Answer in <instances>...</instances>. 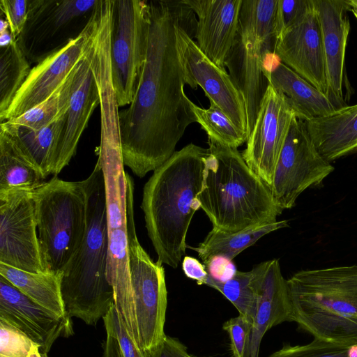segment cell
Listing matches in <instances>:
<instances>
[{
    "label": "cell",
    "mask_w": 357,
    "mask_h": 357,
    "mask_svg": "<svg viewBox=\"0 0 357 357\" xmlns=\"http://www.w3.org/2000/svg\"><path fill=\"white\" fill-rule=\"evenodd\" d=\"M197 15L195 38L202 52L219 68L237 34L242 0H182Z\"/></svg>",
    "instance_id": "44dd1931"
},
{
    "label": "cell",
    "mask_w": 357,
    "mask_h": 357,
    "mask_svg": "<svg viewBox=\"0 0 357 357\" xmlns=\"http://www.w3.org/2000/svg\"><path fill=\"white\" fill-rule=\"evenodd\" d=\"M197 25H178L176 31L177 47L185 72L188 84L197 89L199 86L209 101L219 107L248 137L245 105L243 96L226 70L211 61L192 40Z\"/></svg>",
    "instance_id": "8fae6325"
},
{
    "label": "cell",
    "mask_w": 357,
    "mask_h": 357,
    "mask_svg": "<svg viewBox=\"0 0 357 357\" xmlns=\"http://www.w3.org/2000/svg\"><path fill=\"white\" fill-rule=\"evenodd\" d=\"M66 112L39 129H31L8 121L0 123V128L19 142L47 177L51 174L52 160L65 126Z\"/></svg>",
    "instance_id": "4316f807"
},
{
    "label": "cell",
    "mask_w": 357,
    "mask_h": 357,
    "mask_svg": "<svg viewBox=\"0 0 357 357\" xmlns=\"http://www.w3.org/2000/svg\"><path fill=\"white\" fill-rule=\"evenodd\" d=\"M274 55L328 96L326 57L314 3L298 22L279 36Z\"/></svg>",
    "instance_id": "9a60e30c"
},
{
    "label": "cell",
    "mask_w": 357,
    "mask_h": 357,
    "mask_svg": "<svg viewBox=\"0 0 357 357\" xmlns=\"http://www.w3.org/2000/svg\"><path fill=\"white\" fill-rule=\"evenodd\" d=\"M151 27L146 60L129 107L119 112L123 165L142 178L164 164L187 128L196 122L178 53V25L197 24L182 1H149Z\"/></svg>",
    "instance_id": "6da1fadb"
},
{
    "label": "cell",
    "mask_w": 357,
    "mask_h": 357,
    "mask_svg": "<svg viewBox=\"0 0 357 357\" xmlns=\"http://www.w3.org/2000/svg\"><path fill=\"white\" fill-rule=\"evenodd\" d=\"M257 298L246 357H259L265 333L284 321H291V306L287 280L278 259L264 261L253 268Z\"/></svg>",
    "instance_id": "ffe728a7"
},
{
    "label": "cell",
    "mask_w": 357,
    "mask_h": 357,
    "mask_svg": "<svg viewBox=\"0 0 357 357\" xmlns=\"http://www.w3.org/2000/svg\"><path fill=\"white\" fill-rule=\"evenodd\" d=\"M31 69L29 61L15 39L1 47L0 117L9 108Z\"/></svg>",
    "instance_id": "f546056e"
},
{
    "label": "cell",
    "mask_w": 357,
    "mask_h": 357,
    "mask_svg": "<svg viewBox=\"0 0 357 357\" xmlns=\"http://www.w3.org/2000/svg\"><path fill=\"white\" fill-rule=\"evenodd\" d=\"M126 231L137 343L148 354L166 336L167 291L165 269L161 263L151 259L137 239L132 202L126 205Z\"/></svg>",
    "instance_id": "52a82bcc"
},
{
    "label": "cell",
    "mask_w": 357,
    "mask_h": 357,
    "mask_svg": "<svg viewBox=\"0 0 357 357\" xmlns=\"http://www.w3.org/2000/svg\"><path fill=\"white\" fill-rule=\"evenodd\" d=\"M208 149L190 143L153 171L143 190L142 209L158 261L176 268L188 248L186 236L199 208Z\"/></svg>",
    "instance_id": "7a4b0ae2"
},
{
    "label": "cell",
    "mask_w": 357,
    "mask_h": 357,
    "mask_svg": "<svg viewBox=\"0 0 357 357\" xmlns=\"http://www.w3.org/2000/svg\"><path fill=\"white\" fill-rule=\"evenodd\" d=\"M349 4L350 5V11H351L357 20V6L351 4L349 1H348Z\"/></svg>",
    "instance_id": "ee69618b"
},
{
    "label": "cell",
    "mask_w": 357,
    "mask_h": 357,
    "mask_svg": "<svg viewBox=\"0 0 357 357\" xmlns=\"http://www.w3.org/2000/svg\"><path fill=\"white\" fill-rule=\"evenodd\" d=\"M146 354L147 357H190V356L187 347L178 338L167 335L160 345Z\"/></svg>",
    "instance_id": "ab89813d"
},
{
    "label": "cell",
    "mask_w": 357,
    "mask_h": 357,
    "mask_svg": "<svg viewBox=\"0 0 357 357\" xmlns=\"http://www.w3.org/2000/svg\"><path fill=\"white\" fill-rule=\"evenodd\" d=\"M87 45L86 26L80 36L33 67L9 108L0 117V123L22 115L51 96L82 59Z\"/></svg>",
    "instance_id": "5bb4252c"
},
{
    "label": "cell",
    "mask_w": 357,
    "mask_h": 357,
    "mask_svg": "<svg viewBox=\"0 0 357 357\" xmlns=\"http://www.w3.org/2000/svg\"><path fill=\"white\" fill-rule=\"evenodd\" d=\"M319 21L326 57L328 97L340 108L346 105L344 86L349 82L345 73V53L350 30L348 11L344 0H313Z\"/></svg>",
    "instance_id": "d6986e66"
},
{
    "label": "cell",
    "mask_w": 357,
    "mask_h": 357,
    "mask_svg": "<svg viewBox=\"0 0 357 357\" xmlns=\"http://www.w3.org/2000/svg\"><path fill=\"white\" fill-rule=\"evenodd\" d=\"M206 285L220 291L238 311L252 323L255 316L257 292L255 275L250 271H237L225 282L217 281L208 275Z\"/></svg>",
    "instance_id": "d6a6232c"
},
{
    "label": "cell",
    "mask_w": 357,
    "mask_h": 357,
    "mask_svg": "<svg viewBox=\"0 0 357 357\" xmlns=\"http://www.w3.org/2000/svg\"><path fill=\"white\" fill-rule=\"evenodd\" d=\"M252 323L245 317L238 314L223 324L222 328L227 332L230 349L233 357H246L250 342Z\"/></svg>",
    "instance_id": "e575fe53"
},
{
    "label": "cell",
    "mask_w": 357,
    "mask_h": 357,
    "mask_svg": "<svg viewBox=\"0 0 357 357\" xmlns=\"http://www.w3.org/2000/svg\"><path fill=\"white\" fill-rule=\"evenodd\" d=\"M204 264L208 275L219 282L231 279L237 271L232 260L223 256L211 257Z\"/></svg>",
    "instance_id": "f35d334b"
},
{
    "label": "cell",
    "mask_w": 357,
    "mask_h": 357,
    "mask_svg": "<svg viewBox=\"0 0 357 357\" xmlns=\"http://www.w3.org/2000/svg\"><path fill=\"white\" fill-rule=\"evenodd\" d=\"M0 319L24 332L45 354L59 337L73 333L70 318L56 317L24 295L2 275Z\"/></svg>",
    "instance_id": "e0dca14e"
},
{
    "label": "cell",
    "mask_w": 357,
    "mask_h": 357,
    "mask_svg": "<svg viewBox=\"0 0 357 357\" xmlns=\"http://www.w3.org/2000/svg\"><path fill=\"white\" fill-rule=\"evenodd\" d=\"M305 123L317 149L329 162L357 152V104Z\"/></svg>",
    "instance_id": "7402d4cb"
},
{
    "label": "cell",
    "mask_w": 357,
    "mask_h": 357,
    "mask_svg": "<svg viewBox=\"0 0 357 357\" xmlns=\"http://www.w3.org/2000/svg\"><path fill=\"white\" fill-rule=\"evenodd\" d=\"M190 357H202V356H197L193 354H190Z\"/></svg>",
    "instance_id": "f6af8a7d"
},
{
    "label": "cell",
    "mask_w": 357,
    "mask_h": 357,
    "mask_svg": "<svg viewBox=\"0 0 357 357\" xmlns=\"http://www.w3.org/2000/svg\"><path fill=\"white\" fill-rule=\"evenodd\" d=\"M312 3V0H278V38L284 30L298 22L310 9Z\"/></svg>",
    "instance_id": "8d00e7d4"
},
{
    "label": "cell",
    "mask_w": 357,
    "mask_h": 357,
    "mask_svg": "<svg viewBox=\"0 0 357 357\" xmlns=\"http://www.w3.org/2000/svg\"><path fill=\"white\" fill-rule=\"evenodd\" d=\"M30 0H1L0 8L16 40L23 31L29 10Z\"/></svg>",
    "instance_id": "74e56055"
},
{
    "label": "cell",
    "mask_w": 357,
    "mask_h": 357,
    "mask_svg": "<svg viewBox=\"0 0 357 357\" xmlns=\"http://www.w3.org/2000/svg\"><path fill=\"white\" fill-rule=\"evenodd\" d=\"M107 337L102 343V357H123L119 342L112 328L105 326Z\"/></svg>",
    "instance_id": "b9f144b4"
},
{
    "label": "cell",
    "mask_w": 357,
    "mask_h": 357,
    "mask_svg": "<svg viewBox=\"0 0 357 357\" xmlns=\"http://www.w3.org/2000/svg\"><path fill=\"white\" fill-rule=\"evenodd\" d=\"M33 197L44 271L61 275L86 231L84 180L66 181L54 176L33 191Z\"/></svg>",
    "instance_id": "8992f818"
},
{
    "label": "cell",
    "mask_w": 357,
    "mask_h": 357,
    "mask_svg": "<svg viewBox=\"0 0 357 357\" xmlns=\"http://www.w3.org/2000/svg\"><path fill=\"white\" fill-rule=\"evenodd\" d=\"M295 113L283 94L271 84L261 104L243 158L268 186Z\"/></svg>",
    "instance_id": "4fadbf2b"
},
{
    "label": "cell",
    "mask_w": 357,
    "mask_h": 357,
    "mask_svg": "<svg viewBox=\"0 0 357 357\" xmlns=\"http://www.w3.org/2000/svg\"><path fill=\"white\" fill-rule=\"evenodd\" d=\"M278 0H242L238 32L256 42L274 49L278 39Z\"/></svg>",
    "instance_id": "f1b7e54d"
},
{
    "label": "cell",
    "mask_w": 357,
    "mask_h": 357,
    "mask_svg": "<svg viewBox=\"0 0 357 357\" xmlns=\"http://www.w3.org/2000/svg\"><path fill=\"white\" fill-rule=\"evenodd\" d=\"M77 66L63 84L47 100L22 115L6 121L31 129H39L66 112L69 105Z\"/></svg>",
    "instance_id": "1f68e13d"
},
{
    "label": "cell",
    "mask_w": 357,
    "mask_h": 357,
    "mask_svg": "<svg viewBox=\"0 0 357 357\" xmlns=\"http://www.w3.org/2000/svg\"><path fill=\"white\" fill-rule=\"evenodd\" d=\"M28 357H47V354L40 351L39 346L34 343L33 344Z\"/></svg>",
    "instance_id": "7bdbcfd3"
},
{
    "label": "cell",
    "mask_w": 357,
    "mask_h": 357,
    "mask_svg": "<svg viewBox=\"0 0 357 357\" xmlns=\"http://www.w3.org/2000/svg\"><path fill=\"white\" fill-rule=\"evenodd\" d=\"M182 268L188 278L195 280L199 285L206 284L208 274L205 266L198 259L185 256L182 261Z\"/></svg>",
    "instance_id": "60d3db41"
},
{
    "label": "cell",
    "mask_w": 357,
    "mask_h": 357,
    "mask_svg": "<svg viewBox=\"0 0 357 357\" xmlns=\"http://www.w3.org/2000/svg\"><path fill=\"white\" fill-rule=\"evenodd\" d=\"M102 319L104 325L108 326L113 331L123 357H147L131 337L114 305Z\"/></svg>",
    "instance_id": "d590c367"
},
{
    "label": "cell",
    "mask_w": 357,
    "mask_h": 357,
    "mask_svg": "<svg viewBox=\"0 0 357 357\" xmlns=\"http://www.w3.org/2000/svg\"><path fill=\"white\" fill-rule=\"evenodd\" d=\"M46 178L19 142L0 128V193L33 192Z\"/></svg>",
    "instance_id": "d4e9b609"
},
{
    "label": "cell",
    "mask_w": 357,
    "mask_h": 357,
    "mask_svg": "<svg viewBox=\"0 0 357 357\" xmlns=\"http://www.w3.org/2000/svg\"><path fill=\"white\" fill-rule=\"evenodd\" d=\"M106 274L114 291V305L137 343L126 228L109 230Z\"/></svg>",
    "instance_id": "cb8c5ba5"
},
{
    "label": "cell",
    "mask_w": 357,
    "mask_h": 357,
    "mask_svg": "<svg viewBox=\"0 0 357 357\" xmlns=\"http://www.w3.org/2000/svg\"><path fill=\"white\" fill-rule=\"evenodd\" d=\"M98 1L30 0L25 26L15 40L29 63H40L80 36Z\"/></svg>",
    "instance_id": "9c48e42d"
},
{
    "label": "cell",
    "mask_w": 357,
    "mask_h": 357,
    "mask_svg": "<svg viewBox=\"0 0 357 357\" xmlns=\"http://www.w3.org/2000/svg\"><path fill=\"white\" fill-rule=\"evenodd\" d=\"M208 144L211 158L198 199L213 229L237 232L278 220L283 210L242 153L235 148Z\"/></svg>",
    "instance_id": "3957f363"
},
{
    "label": "cell",
    "mask_w": 357,
    "mask_h": 357,
    "mask_svg": "<svg viewBox=\"0 0 357 357\" xmlns=\"http://www.w3.org/2000/svg\"><path fill=\"white\" fill-rule=\"evenodd\" d=\"M151 27L149 1L114 0L110 68L119 107L130 105L146 60Z\"/></svg>",
    "instance_id": "ba28073f"
},
{
    "label": "cell",
    "mask_w": 357,
    "mask_h": 357,
    "mask_svg": "<svg viewBox=\"0 0 357 357\" xmlns=\"http://www.w3.org/2000/svg\"><path fill=\"white\" fill-rule=\"evenodd\" d=\"M334 171L314 144L305 121L293 118L269 186L277 205L292 208L309 188L319 187Z\"/></svg>",
    "instance_id": "30bf717a"
},
{
    "label": "cell",
    "mask_w": 357,
    "mask_h": 357,
    "mask_svg": "<svg viewBox=\"0 0 357 357\" xmlns=\"http://www.w3.org/2000/svg\"><path fill=\"white\" fill-rule=\"evenodd\" d=\"M191 108L197 122L208 135V142L237 149L248 139L227 114L213 102L208 109L191 101Z\"/></svg>",
    "instance_id": "4dcf8cb0"
},
{
    "label": "cell",
    "mask_w": 357,
    "mask_h": 357,
    "mask_svg": "<svg viewBox=\"0 0 357 357\" xmlns=\"http://www.w3.org/2000/svg\"><path fill=\"white\" fill-rule=\"evenodd\" d=\"M287 220H276L237 232H225L212 229L204 241L191 248L204 263L211 257L223 256L231 260L264 236L288 227Z\"/></svg>",
    "instance_id": "83f0119b"
},
{
    "label": "cell",
    "mask_w": 357,
    "mask_h": 357,
    "mask_svg": "<svg viewBox=\"0 0 357 357\" xmlns=\"http://www.w3.org/2000/svg\"><path fill=\"white\" fill-rule=\"evenodd\" d=\"M0 275L36 303L61 319L70 318L62 292L61 275L24 271L0 263Z\"/></svg>",
    "instance_id": "484cf974"
},
{
    "label": "cell",
    "mask_w": 357,
    "mask_h": 357,
    "mask_svg": "<svg viewBox=\"0 0 357 357\" xmlns=\"http://www.w3.org/2000/svg\"><path fill=\"white\" fill-rule=\"evenodd\" d=\"M99 103L98 86L87 45L86 53L77 68L65 126L55 150L51 174L57 176L69 164L76 153L80 137Z\"/></svg>",
    "instance_id": "ac0fdd59"
},
{
    "label": "cell",
    "mask_w": 357,
    "mask_h": 357,
    "mask_svg": "<svg viewBox=\"0 0 357 357\" xmlns=\"http://www.w3.org/2000/svg\"><path fill=\"white\" fill-rule=\"evenodd\" d=\"M287 284L291 321L315 339L357 344V265L301 271Z\"/></svg>",
    "instance_id": "5b68a950"
},
{
    "label": "cell",
    "mask_w": 357,
    "mask_h": 357,
    "mask_svg": "<svg viewBox=\"0 0 357 357\" xmlns=\"http://www.w3.org/2000/svg\"><path fill=\"white\" fill-rule=\"evenodd\" d=\"M0 263L27 272L45 271L33 192L0 193Z\"/></svg>",
    "instance_id": "7c38bea8"
},
{
    "label": "cell",
    "mask_w": 357,
    "mask_h": 357,
    "mask_svg": "<svg viewBox=\"0 0 357 357\" xmlns=\"http://www.w3.org/2000/svg\"><path fill=\"white\" fill-rule=\"evenodd\" d=\"M274 52L271 46L249 40L237 31L225 60V67L245 102L248 136L270 85L268 67Z\"/></svg>",
    "instance_id": "2e32d148"
},
{
    "label": "cell",
    "mask_w": 357,
    "mask_h": 357,
    "mask_svg": "<svg viewBox=\"0 0 357 357\" xmlns=\"http://www.w3.org/2000/svg\"><path fill=\"white\" fill-rule=\"evenodd\" d=\"M268 71L270 84L284 95L298 119L307 121L328 116L340 109L281 61L273 62Z\"/></svg>",
    "instance_id": "603a6c76"
},
{
    "label": "cell",
    "mask_w": 357,
    "mask_h": 357,
    "mask_svg": "<svg viewBox=\"0 0 357 357\" xmlns=\"http://www.w3.org/2000/svg\"><path fill=\"white\" fill-rule=\"evenodd\" d=\"M33 344L24 332L0 319V357H28Z\"/></svg>",
    "instance_id": "836d02e7"
},
{
    "label": "cell",
    "mask_w": 357,
    "mask_h": 357,
    "mask_svg": "<svg viewBox=\"0 0 357 357\" xmlns=\"http://www.w3.org/2000/svg\"><path fill=\"white\" fill-rule=\"evenodd\" d=\"M87 193L86 231L82 245L61 274L68 316L96 326L114 305L106 267L109 229L103 174L97 162L84 179Z\"/></svg>",
    "instance_id": "277c9868"
}]
</instances>
